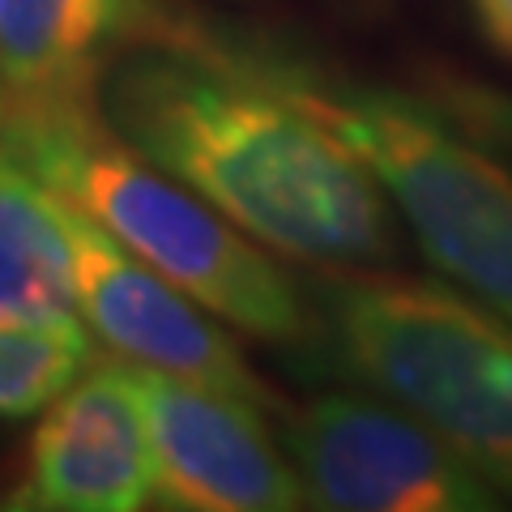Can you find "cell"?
Returning <instances> with one entry per match:
<instances>
[{
	"label": "cell",
	"instance_id": "cell-1",
	"mask_svg": "<svg viewBox=\"0 0 512 512\" xmlns=\"http://www.w3.org/2000/svg\"><path fill=\"white\" fill-rule=\"evenodd\" d=\"M111 124L261 248L380 269L397 214L372 167L256 60L146 52L111 86Z\"/></svg>",
	"mask_w": 512,
	"mask_h": 512
},
{
	"label": "cell",
	"instance_id": "cell-2",
	"mask_svg": "<svg viewBox=\"0 0 512 512\" xmlns=\"http://www.w3.org/2000/svg\"><path fill=\"white\" fill-rule=\"evenodd\" d=\"M0 137L60 201L210 308L222 325L261 342L303 338L308 316L299 291L274 265L269 248L128 146L116 124L99 120L90 99L35 107L5 103Z\"/></svg>",
	"mask_w": 512,
	"mask_h": 512
},
{
	"label": "cell",
	"instance_id": "cell-3",
	"mask_svg": "<svg viewBox=\"0 0 512 512\" xmlns=\"http://www.w3.org/2000/svg\"><path fill=\"white\" fill-rule=\"evenodd\" d=\"M333 350L495 495H512V316L453 282L350 269L325 291Z\"/></svg>",
	"mask_w": 512,
	"mask_h": 512
},
{
	"label": "cell",
	"instance_id": "cell-4",
	"mask_svg": "<svg viewBox=\"0 0 512 512\" xmlns=\"http://www.w3.org/2000/svg\"><path fill=\"white\" fill-rule=\"evenodd\" d=\"M256 64L372 167L444 282L512 316V171L504 163L402 94L325 82L299 64Z\"/></svg>",
	"mask_w": 512,
	"mask_h": 512
},
{
	"label": "cell",
	"instance_id": "cell-5",
	"mask_svg": "<svg viewBox=\"0 0 512 512\" xmlns=\"http://www.w3.org/2000/svg\"><path fill=\"white\" fill-rule=\"evenodd\" d=\"M286 457L308 504L329 512H483L500 504L453 448L384 397H316L286 423Z\"/></svg>",
	"mask_w": 512,
	"mask_h": 512
},
{
	"label": "cell",
	"instance_id": "cell-6",
	"mask_svg": "<svg viewBox=\"0 0 512 512\" xmlns=\"http://www.w3.org/2000/svg\"><path fill=\"white\" fill-rule=\"evenodd\" d=\"M64 210H69L73 239L77 312H82L90 338H99L128 367L210 384V389L244 397L261 410L274 406V393L248 367L244 350L231 342V333L210 308H201L180 286L154 274L146 261L120 248L69 201Z\"/></svg>",
	"mask_w": 512,
	"mask_h": 512
},
{
	"label": "cell",
	"instance_id": "cell-7",
	"mask_svg": "<svg viewBox=\"0 0 512 512\" xmlns=\"http://www.w3.org/2000/svg\"><path fill=\"white\" fill-rule=\"evenodd\" d=\"M154 448V504L180 512H291L308 495L269 440L265 410L210 384L133 367Z\"/></svg>",
	"mask_w": 512,
	"mask_h": 512
},
{
	"label": "cell",
	"instance_id": "cell-8",
	"mask_svg": "<svg viewBox=\"0 0 512 512\" xmlns=\"http://www.w3.org/2000/svg\"><path fill=\"white\" fill-rule=\"evenodd\" d=\"M13 504L35 512H137L154 504V448L133 367L90 363L39 414Z\"/></svg>",
	"mask_w": 512,
	"mask_h": 512
},
{
	"label": "cell",
	"instance_id": "cell-9",
	"mask_svg": "<svg viewBox=\"0 0 512 512\" xmlns=\"http://www.w3.org/2000/svg\"><path fill=\"white\" fill-rule=\"evenodd\" d=\"M141 13V0H0L5 103L90 99L103 60L133 35Z\"/></svg>",
	"mask_w": 512,
	"mask_h": 512
},
{
	"label": "cell",
	"instance_id": "cell-10",
	"mask_svg": "<svg viewBox=\"0 0 512 512\" xmlns=\"http://www.w3.org/2000/svg\"><path fill=\"white\" fill-rule=\"evenodd\" d=\"M0 316L82 320L69 210L0 137Z\"/></svg>",
	"mask_w": 512,
	"mask_h": 512
},
{
	"label": "cell",
	"instance_id": "cell-11",
	"mask_svg": "<svg viewBox=\"0 0 512 512\" xmlns=\"http://www.w3.org/2000/svg\"><path fill=\"white\" fill-rule=\"evenodd\" d=\"M82 320L0 316V419H35L90 367Z\"/></svg>",
	"mask_w": 512,
	"mask_h": 512
},
{
	"label": "cell",
	"instance_id": "cell-12",
	"mask_svg": "<svg viewBox=\"0 0 512 512\" xmlns=\"http://www.w3.org/2000/svg\"><path fill=\"white\" fill-rule=\"evenodd\" d=\"M478 26L487 30V39L500 47L504 56H512V0H470Z\"/></svg>",
	"mask_w": 512,
	"mask_h": 512
},
{
	"label": "cell",
	"instance_id": "cell-13",
	"mask_svg": "<svg viewBox=\"0 0 512 512\" xmlns=\"http://www.w3.org/2000/svg\"><path fill=\"white\" fill-rule=\"evenodd\" d=\"M0 111H5V94H0Z\"/></svg>",
	"mask_w": 512,
	"mask_h": 512
}]
</instances>
